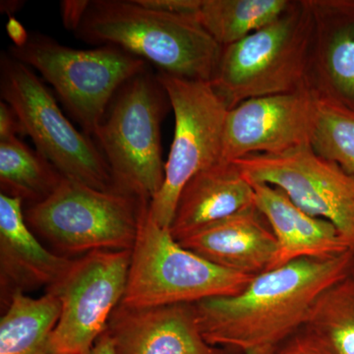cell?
Instances as JSON below:
<instances>
[{"label":"cell","instance_id":"obj_18","mask_svg":"<svg viewBox=\"0 0 354 354\" xmlns=\"http://www.w3.org/2000/svg\"><path fill=\"white\" fill-rule=\"evenodd\" d=\"M255 206L252 183L234 162L200 171L181 191L171 225L176 241L198 228Z\"/></svg>","mask_w":354,"mask_h":354},{"label":"cell","instance_id":"obj_17","mask_svg":"<svg viewBox=\"0 0 354 354\" xmlns=\"http://www.w3.org/2000/svg\"><path fill=\"white\" fill-rule=\"evenodd\" d=\"M252 185L256 209L267 221L278 244L271 270L304 258H332L353 251L330 221L309 215L274 186Z\"/></svg>","mask_w":354,"mask_h":354},{"label":"cell","instance_id":"obj_7","mask_svg":"<svg viewBox=\"0 0 354 354\" xmlns=\"http://www.w3.org/2000/svg\"><path fill=\"white\" fill-rule=\"evenodd\" d=\"M8 53L53 86L88 137H95L114 95L147 64L116 46L77 50L43 35L30 36L25 46H13Z\"/></svg>","mask_w":354,"mask_h":354},{"label":"cell","instance_id":"obj_29","mask_svg":"<svg viewBox=\"0 0 354 354\" xmlns=\"http://www.w3.org/2000/svg\"><path fill=\"white\" fill-rule=\"evenodd\" d=\"M84 354H115L113 341L108 330L100 337L92 348L88 349L87 353Z\"/></svg>","mask_w":354,"mask_h":354},{"label":"cell","instance_id":"obj_28","mask_svg":"<svg viewBox=\"0 0 354 354\" xmlns=\"http://www.w3.org/2000/svg\"><path fill=\"white\" fill-rule=\"evenodd\" d=\"M6 32L16 48L25 46L29 41L30 36L28 32L26 31L24 26L21 24L19 21L13 16L9 17L8 22L6 24Z\"/></svg>","mask_w":354,"mask_h":354},{"label":"cell","instance_id":"obj_20","mask_svg":"<svg viewBox=\"0 0 354 354\" xmlns=\"http://www.w3.org/2000/svg\"><path fill=\"white\" fill-rule=\"evenodd\" d=\"M64 178L48 158L19 137L0 142L1 194L34 206L50 197Z\"/></svg>","mask_w":354,"mask_h":354},{"label":"cell","instance_id":"obj_12","mask_svg":"<svg viewBox=\"0 0 354 354\" xmlns=\"http://www.w3.org/2000/svg\"><path fill=\"white\" fill-rule=\"evenodd\" d=\"M315 97L311 90L254 97L230 109L223 130L221 160L279 155L310 145Z\"/></svg>","mask_w":354,"mask_h":354},{"label":"cell","instance_id":"obj_22","mask_svg":"<svg viewBox=\"0 0 354 354\" xmlns=\"http://www.w3.org/2000/svg\"><path fill=\"white\" fill-rule=\"evenodd\" d=\"M304 328L337 354H354V276L335 281L316 298Z\"/></svg>","mask_w":354,"mask_h":354},{"label":"cell","instance_id":"obj_19","mask_svg":"<svg viewBox=\"0 0 354 354\" xmlns=\"http://www.w3.org/2000/svg\"><path fill=\"white\" fill-rule=\"evenodd\" d=\"M59 316L53 293L38 298L15 293L0 319V354H53L50 335Z\"/></svg>","mask_w":354,"mask_h":354},{"label":"cell","instance_id":"obj_6","mask_svg":"<svg viewBox=\"0 0 354 354\" xmlns=\"http://www.w3.org/2000/svg\"><path fill=\"white\" fill-rule=\"evenodd\" d=\"M146 203L118 192L62 179L44 201L24 209L28 225L58 255L131 250Z\"/></svg>","mask_w":354,"mask_h":354},{"label":"cell","instance_id":"obj_1","mask_svg":"<svg viewBox=\"0 0 354 354\" xmlns=\"http://www.w3.org/2000/svg\"><path fill=\"white\" fill-rule=\"evenodd\" d=\"M354 251L304 258L256 274L241 293L195 305L204 339L223 349L277 348L304 327L316 298L351 272Z\"/></svg>","mask_w":354,"mask_h":354},{"label":"cell","instance_id":"obj_5","mask_svg":"<svg viewBox=\"0 0 354 354\" xmlns=\"http://www.w3.org/2000/svg\"><path fill=\"white\" fill-rule=\"evenodd\" d=\"M167 102L157 76L145 70L120 88L95 135L114 189L149 204L165 180L160 124Z\"/></svg>","mask_w":354,"mask_h":354},{"label":"cell","instance_id":"obj_9","mask_svg":"<svg viewBox=\"0 0 354 354\" xmlns=\"http://www.w3.org/2000/svg\"><path fill=\"white\" fill-rule=\"evenodd\" d=\"M174 114V135L165 165V180L149 212L160 227L171 228L181 191L200 171L221 160L228 109L211 83L160 72Z\"/></svg>","mask_w":354,"mask_h":354},{"label":"cell","instance_id":"obj_27","mask_svg":"<svg viewBox=\"0 0 354 354\" xmlns=\"http://www.w3.org/2000/svg\"><path fill=\"white\" fill-rule=\"evenodd\" d=\"M24 135L17 113L7 102H0V142L6 141L18 135Z\"/></svg>","mask_w":354,"mask_h":354},{"label":"cell","instance_id":"obj_21","mask_svg":"<svg viewBox=\"0 0 354 354\" xmlns=\"http://www.w3.org/2000/svg\"><path fill=\"white\" fill-rule=\"evenodd\" d=\"M291 0H202L197 20L223 46L241 41L278 19Z\"/></svg>","mask_w":354,"mask_h":354},{"label":"cell","instance_id":"obj_14","mask_svg":"<svg viewBox=\"0 0 354 354\" xmlns=\"http://www.w3.org/2000/svg\"><path fill=\"white\" fill-rule=\"evenodd\" d=\"M23 202L0 194V295L6 308L17 292L55 285L74 258L58 255L39 241L25 218Z\"/></svg>","mask_w":354,"mask_h":354},{"label":"cell","instance_id":"obj_8","mask_svg":"<svg viewBox=\"0 0 354 354\" xmlns=\"http://www.w3.org/2000/svg\"><path fill=\"white\" fill-rule=\"evenodd\" d=\"M0 95L17 113L36 150L65 178L95 189L115 190L106 158L94 141L67 120L32 69L8 53L0 58Z\"/></svg>","mask_w":354,"mask_h":354},{"label":"cell","instance_id":"obj_16","mask_svg":"<svg viewBox=\"0 0 354 354\" xmlns=\"http://www.w3.org/2000/svg\"><path fill=\"white\" fill-rule=\"evenodd\" d=\"M177 241L218 267L252 276L271 270L278 253L276 237L255 206L198 228Z\"/></svg>","mask_w":354,"mask_h":354},{"label":"cell","instance_id":"obj_23","mask_svg":"<svg viewBox=\"0 0 354 354\" xmlns=\"http://www.w3.org/2000/svg\"><path fill=\"white\" fill-rule=\"evenodd\" d=\"M313 94L310 147L317 155L354 176V109L332 97Z\"/></svg>","mask_w":354,"mask_h":354},{"label":"cell","instance_id":"obj_10","mask_svg":"<svg viewBox=\"0 0 354 354\" xmlns=\"http://www.w3.org/2000/svg\"><path fill=\"white\" fill-rule=\"evenodd\" d=\"M131 250H97L76 258L46 291L60 302L50 335L53 354H84L108 330L127 290Z\"/></svg>","mask_w":354,"mask_h":354},{"label":"cell","instance_id":"obj_31","mask_svg":"<svg viewBox=\"0 0 354 354\" xmlns=\"http://www.w3.org/2000/svg\"><path fill=\"white\" fill-rule=\"evenodd\" d=\"M276 348H260L247 351L244 354H272Z\"/></svg>","mask_w":354,"mask_h":354},{"label":"cell","instance_id":"obj_4","mask_svg":"<svg viewBox=\"0 0 354 354\" xmlns=\"http://www.w3.org/2000/svg\"><path fill=\"white\" fill-rule=\"evenodd\" d=\"M142 206L131 249L127 290L120 304L130 308L196 304L241 293L255 276L230 271L180 245Z\"/></svg>","mask_w":354,"mask_h":354},{"label":"cell","instance_id":"obj_13","mask_svg":"<svg viewBox=\"0 0 354 354\" xmlns=\"http://www.w3.org/2000/svg\"><path fill=\"white\" fill-rule=\"evenodd\" d=\"M106 330L115 354H225L203 337L194 304L145 308L120 304Z\"/></svg>","mask_w":354,"mask_h":354},{"label":"cell","instance_id":"obj_24","mask_svg":"<svg viewBox=\"0 0 354 354\" xmlns=\"http://www.w3.org/2000/svg\"><path fill=\"white\" fill-rule=\"evenodd\" d=\"M272 354H337L306 328L291 335L274 349Z\"/></svg>","mask_w":354,"mask_h":354},{"label":"cell","instance_id":"obj_30","mask_svg":"<svg viewBox=\"0 0 354 354\" xmlns=\"http://www.w3.org/2000/svg\"><path fill=\"white\" fill-rule=\"evenodd\" d=\"M22 1H15V0H9V1H1L0 7H1V12L8 14L10 17L11 14L19 10L22 6Z\"/></svg>","mask_w":354,"mask_h":354},{"label":"cell","instance_id":"obj_32","mask_svg":"<svg viewBox=\"0 0 354 354\" xmlns=\"http://www.w3.org/2000/svg\"><path fill=\"white\" fill-rule=\"evenodd\" d=\"M351 274H353L354 276V259H353V268H351Z\"/></svg>","mask_w":354,"mask_h":354},{"label":"cell","instance_id":"obj_15","mask_svg":"<svg viewBox=\"0 0 354 354\" xmlns=\"http://www.w3.org/2000/svg\"><path fill=\"white\" fill-rule=\"evenodd\" d=\"M308 87L354 109V0H310Z\"/></svg>","mask_w":354,"mask_h":354},{"label":"cell","instance_id":"obj_3","mask_svg":"<svg viewBox=\"0 0 354 354\" xmlns=\"http://www.w3.org/2000/svg\"><path fill=\"white\" fill-rule=\"evenodd\" d=\"M312 35L310 0H291L271 24L223 48L209 83L228 109L254 97L309 90Z\"/></svg>","mask_w":354,"mask_h":354},{"label":"cell","instance_id":"obj_25","mask_svg":"<svg viewBox=\"0 0 354 354\" xmlns=\"http://www.w3.org/2000/svg\"><path fill=\"white\" fill-rule=\"evenodd\" d=\"M202 0H137L141 6L164 12L195 15Z\"/></svg>","mask_w":354,"mask_h":354},{"label":"cell","instance_id":"obj_2","mask_svg":"<svg viewBox=\"0 0 354 354\" xmlns=\"http://www.w3.org/2000/svg\"><path fill=\"white\" fill-rule=\"evenodd\" d=\"M75 36L120 48L160 72L204 82H211L223 53L196 16L156 10L137 0L91 1Z\"/></svg>","mask_w":354,"mask_h":354},{"label":"cell","instance_id":"obj_26","mask_svg":"<svg viewBox=\"0 0 354 354\" xmlns=\"http://www.w3.org/2000/svg\"><path fill=\"white\" fill-rule=\"evenodd\" d=\"M88 0H64L60 2V14L65 29L75 32L87 13Z\"/></svg>","mask_w":354,"mask_h":354},{"label":"cell","instance_id":"obj_11","mask_svg":"<svg viewBox=\"0 0 354 354\" xmlns=\"http://www.w3.org/2000/svg\"><path fill=\"white\" fill-rule=\"evenodd\" d=\"M247 180L274 186L309 215L332 223L354 251V176L310 145L234 162Z\"/></svg>","mask_w":354,"mask_h":354}]
</instances>
